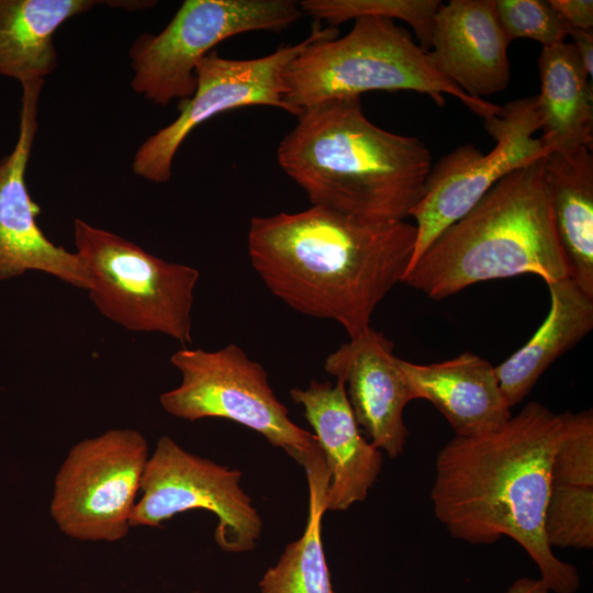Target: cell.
Instances as JSON below:
<instances>
[{
    "label": "cell",
    "mask_w": 593,
    "mask_h": 593,
    "mask_svg": "<svg viewBox=\"0 0 593 593\" xmlns=\"http://www.w3.org/2000/svg\"><path fill=\"white\" fill-rule=\"evenodd\" d=\"M562 426V413L533 401L493 430L455 436L437 455L430 500L454 538L491 545L510 537L532 558L550 592L575 593L578 569L556 557L544 533Z\"/></svg>",
    "instance_id": "cell-1"
},
{
    "label": "cell",
    "mask_w": 593,
    "mask_h": 593,
    "mask_svg": "<svg viewBox=\"0 0 593 593\" xmlns=\"http://www.w3.org/2000/svg\"><path fill=\"white\" fill-rule=\"evenodd\" d=\"M416 240L405 221L369 223L317 206L250 220V264L268 290L304 315L333 320L349 338L403 281Z\"/></svg>",
    "instance_id": "cell-2"
},
{
    "label": "cell",
    "mask_w": 593,
    "mask_h": 593,
    "mask_svg": "<svg viewBox=\"0 0 593 593\" xmlns=\"http://www.w3.org/2000/svg\"><path fill=\"white\" fill-rule=\"evenodd\" d=\"M296 118L277 160L312 205L377 224L410 216L433 166L421 139L374 125L360 97L326 100Z\"/></svg>",
    "instance_id": "cell-3"
},
{
    "label": "cell",
    "mask_w": 593,
    "mask_h": 593,
    "mask_svg": "<svg viewBox=\"0 0 593 593\" xmlns=\"http://www.w3.org/2000/svg\"><path fill=\"white\" fill-rule=\"evenodd\" d=\"M544 160L495 183L432 242L403 282L441 300L482 281L530 273L550 283L570 277L553 224Z\"/></svg>",
    "instance_id": "cell-4"
},
{
    "label": "cell",
    "mask_w": 593,
    "mask_h": 593,
    "mask_svg": "<svg viewBox=\"0 0 593 593\" xmlns=\"http://www.w3.org/2000/svg\"><path fill=\"white\" fill-rule=\"evenodd\" d=\"M311 33V41L283 74L284 102L295 116L326 100L376 90H412L428 94L438 105L445 103L444 93H448L484 120L503 112V107L472 98L445 78L427 52L393 20L356 19L340 38L337 29L331 26L316 25Z\"/></svg>",
    "instance_id": "cell-5"
},
{
    "label": "cell",
    "mask_w": 593,
    "mask_h": 593,
    "mask_svg": "<svg viewBox=\"0 0 593 593\" xmlns=\"http://www.w3.org/2000/svg\"><path fill=\"white\" fill-rule=\"evenodd\" d=\"M74 242L90 277L89 298L104 317L130 332L192 343L199 270L166 261L80 219L74 222Z\"/></svg>",
    "instance_id": "cell-6"
},
{
    "label": "cell",
    "mask_w": 593,
    "mask_h": 593,
    "mask_svg": "<svg viewBox=\"0 0 593 593\" xmlns=\"http://www.w3.org/2000/svg\"><path fill=\"white\" fill-rule=\"evenodd\" d=\"M302 15L293 0H186L164 30L133 42L131 87L158 105L189 99L197 64L219 43L247 32H280Z\"/></svg>",
    "instance_id": "cell-7"
},
{
    "label": "cell",
    "mask_w": 593,
    "mask_h": 593,
    "mask_svg": "<svg viewBox=\"0 0 593 593\" xmlns=\"http://www.w3.org/2000/svg\"><path fill=\"white\" fill-rule=\"evenodd\" d=\"M181 374L178 387L160 394L169 415L184 421L225 418L264 436L296 460L320 447L314 434L289 417L264 366L236 344L217 350L183 347L170 357Z\"/></svg>",
    "instance_id": "cell-8"
},
{
    "label": "cell",
    "mask_w": 593,
    "mask_h": 593,
    "mask_svg": "<svg viewBox=\"0 0 593 593\" xmlns=\"http://www.w3.org/2000/svg\"><path fill=\"white\" fill-rule=\"evenodd\" d=\"M149 447L134 428H111L82 439L56 472L49 514L79 541L116 542L128 534Z\"/></svg>",
    "instance_id": "cell-9"
},
{
    "label": "cell",
    "mask_w": 593,
    "mask_h": 593,
    "mask_svg": "<svg viewBox=\"0 0 593 593\" xmlns=\"http://www.w3.org/2000/svg\"><path fill=\"white\" fill-rule=\"evenodd\" d=\"M484 125L496 141L490 153L482 154L472 144H463L432 166L423 194L410 213L416 221V240L409 269L444 230L473 209L495 183L551 152L540 137H533L540 130L536 96L506 103L502 114L484 120Z\"/></svg>",
    "instance_id": "cell-10"
},
{
    "label": "cell",
    "mask_w": 593,
    "mask_h": 593,
    "mask_svg": "<svg viewBox=\"0 0 593 593\" xmlns=\"http://www.w3.org/2000/svg\"><path fill=\"white\" fill-rule=\"evenodd\" d=\"M240 478L239 470L189 452L164 435L147 460L131 527H161L179 513L205 510L217 518L214 540L223 551H250L262 521Z\"/></svg>",
    "instance_id": "cell-11"
},
{
    "label": "cell",
    "mask_w": 593,
    "mask_h": 593,
    "mask_svg": "<svg viewBox=\"0 0 593 593\" xmlns=\"http://www.w3.org/2000/svg\"><path fill=\"white\" fill-rule=\"evenodd\" d=\"M311 38L312 33L295 45L250 59L224 58L215 49L210 52L197 64L195 90L178 103L179 115L149 136L134 154V174L154 183L169 181L183 141L198 125L220 113L247 105L276 107L289 112L283 74Z\"/></svg>",
    "instance_id": "cell-12"
},
{
    "label": "cell",
    "mask_w": 593,
    "mask_h": 593,
    "mask_svg": "<svg viewBox=\"0 0 593 593\" xmlns=\"http://www.w3.org/2000/svg\"><path fill=\"white\" fill-rule=\"evenodd\" d=\"M43 85L44 81L21 85L18 138L13 149L0 159V281L33 270L88 291L91 282L83 262L76 253L45 236L36 222L41 208L26 187Z\"/></svg>",
    "instance_id": "cell-13"
},
{
    "label": "cell",
    "mask_w": 593,
    "mask_h": 593,
    "mask_svg": "<svg viewBox=\"0 0 593 593\" xmlns=\"http://www.w3.org/2000/svg\"><path fill=\"white\" fill-rule=\"evenodd\" d=\"M393 343L371 327L329 354L324 370L342 380L356 422L390 458L405 448L404 409L414 400Z\"/></svg>",
    "instance_id": "cell-14"
},
{
    "label": "cell",
    "mask_w": 593,
    "mask_h": 593,
    "mask_svg": "<svg viewBox=\"0 0 593 593\" xmlns=\"http://www.w3.org/2000/svg\"><path fill=\"white\" fill-rule=\"evenodd\" d=\"M511 38L494 0H451L440 4L427 52L434 67L477 99L503 91L511 78Z\"/></svg>",
    "instance_id": "cell-15"
},
{
    "label": "cell",
    "mask_w": 593,
    "mask_h": 593,
    "mask_svg": "<svg viewBox=\"0 0 593 593\" xmlns=\"http://www.w3.org/2000/svg\"><path fill=\"white\" fill-rule=\"evenodd\" d=\"M290 396L303 407L329 470L326 511L365 501L381 472L382 454L360 434L344 382L312 380L306 389H291Z\"/></svg>",
    "instance_id": "cell-16"
},
{
    "label": "cell",
    "mask_w": 593,
    "mask_h": 593,
    "mask_svg": "<svg viewBox=\"0 0 593 593\" xmlns=\"http://www.w3.org/2000/svg\"><path fill=\"white\" fill-rule=\"evenodd\" d=\"M414 400L429 401L447 419L456 436L493 430L511 416L494 366L473 353L440 362L419 365L400 359Z\"/></svg>",
    "instance_id": "cell-17"
},
{
    "label": "cell",
    "mask_w": 593,
    "mask_h": 593,
    "mask_svg": "<svg viewBox=\"0 0 593 593\" xmlns=\"http://www.w3.org/2000/svg\"><path fill=\"white\" fill-rule=\"evenodd\" d=\"M550 309L534 335L494 367L500 389L512 409L522 402L550 365L593 327V298L570 278L547 283Z\"/></svg>",
    "instance_id": "cell-18"
},
{
    "label": "cell",
    "mask_w": 593,
    "mask_h": 593,
    "mask_svg": "<svg viewBox=\"0 0 593 593\" xmlns=\"http://www.w3.org/2000/svg\"><path fill=\"white\" fill-rule=\"evenodd\" d=\"M555 228L570 278L593 298V156L588 147L544 160Z\"/></svg>",
    "instance_id": "cell-19"
},
{
    "label": "cell",
    "mask_w": 593,
    "mask_h": 593,
    "mask_svg": "<svg viewBox=\"0 0 593 593\" xmlns=\"http://www.w3.org/2000/svg\"><path fill=\"white\" fill-rule=\"evenodd\" d=\"M541 81L536 107L540 137L551 152L592 149L593 89L570 43L542 47L538 59Z\"/></svg>",
    "instance_id": "cell-20"
},
{
    "label": "cell",
    "mask_w": 593,
    "mask_h": 593,
    "mask_svg": "<svg viewBox=\"0 0 593 593\" xmlns=\"http://www.w3.org/2000/svg\"><path fill=\"white\" fill-rule=\"evenodd\" d=\"M97 0H0V76L21 85L45 81L57 66L53 36Z\"/></svg>",
    "instance_id": "cell-21"
},
{
    "label": "cell",
    "mask_w": 593,
    "mask_h": 593,
    "mask_svg": "<svg viewBox=\"0 0 593 593\" xmlns=\"http://www.w3.org/2000/svg\"><path fill=\"white\" fill-rule=\"evenodd\" d=\"M309 488V512L302 536L288 544L259 581L260 593H335L322 541L329 470L321 447L301 455Z\"/></svg>",
    "instance_id": "cell-22"
},
{
    "label": "cell",
    "mask_w": 593,
    "mask_h": 593,
    "mask_svg": "<svg viewBox=\"0 0 593 593\" xmlns=\"http://www.w3.org/2000/svg\"><path fill=\"white\" fill-rule=\"evenodd\" d=\"M303 14L336 27L350 19L378 16L406 22L418 37L422 48L429 52L438 0H303Z\"/></svg>",
    "instance_id": "cell-23"
},
{
    "label": "cell",
    "mask_w": 593,
    "mask_h": 593,
    "mask_svg": "<svg viewBox=\"0 0 593 593\" xmlns=\"http://www.w3.org/2000/svg\"><path fill=\"white\" fill-rule=\"evenodd\" d=\"M547 544L553 548L593 547V488L550 484L544 515Z\"/></svg>",
    "instance_id": "cell-24"
},
{
    "label": "cell",
    "mask_w": 593,
    "mask_h": 593,
    "mask_svg": "<svg viewBox=\"0 0 593 593\" xmlns=\"http://www.w3.org/2000/svg\"><path fill=\"white\" fill-rule=\"evenodd\" d=\"M562 432L550 466V484L593 488L592 410L563 412Z\"/></svg>",
    "instance_id": "cell-25"
},
{
    "label": "cell",
    "mask_w": 593,
    "mask_h": 593,
    "mask_svg": "<svg viewBox=\"0 0 593 593\" xmlns=\"http://www.w3.org/2000/svg\"><path fill=\"white\" fill-rule=\"evenodd\" d=\"M495 11L511 40L530 38L542 47L564 42L571 27L542 0H495Z\"/></svg>",
    "instance_id": "cell-26"
},
{
    "label": "cell",
    "mask_w": 593,
    "mask_h": 593,
    "mask_svg": "<svg viewBox=\"0 0 593 593\" xmlns=\"http://www.w3.org/2000/svg\"><path fill=\"white\" fill-rule=\"evenodd\" d=\"M549 3L571 29L592 30V0H549Z\"/></svg>",
    "instance_id": "cell-27"
},
{
    "label": "cell",
    "mask_w": 593,
    "mask_h": 593,
    "mask_svg": "<svg viewBox=\"0 0 593 593\" xmlns=\"http://www.w3.org/2000/svg\"><path fill=\"white\" fill-rule=\"evenodd\" d=\"M569 36L573 38V47L578 58L590 79L593 76V31L571 29Z\"/></svg>",
    "instance_id": "cell-28"
},
{
    "label": "cell",
    "mask_w": 593,
    "mask_h": 593,
    "mask_svg": "<svg viewBox=\"0 0 593 593\" xmlns=\"http://www.w3.org/2000/svg\"><path fill=\"white\" fill-rule=\"evenodd\" d=\"M505 593H550L540 579L519 578L515 580Z\"/></svg>",
    "instance_id": "cell-29"
},
{
    "label": "cell",
    "mask_w": 593,
    "mask_h": 593,
    "mask_svg": "<svg viewBox=\"0 0 593 593\" xmlns=\"http://www.w3.org/2000/svg\"><path fill=\"white\" fill-rule=\"evenodd\" d=\"M191 593H202V592H200V591H193V592H191Z\"/></svg>",
    "instance_id": "cell-30"
}]
</instances>
